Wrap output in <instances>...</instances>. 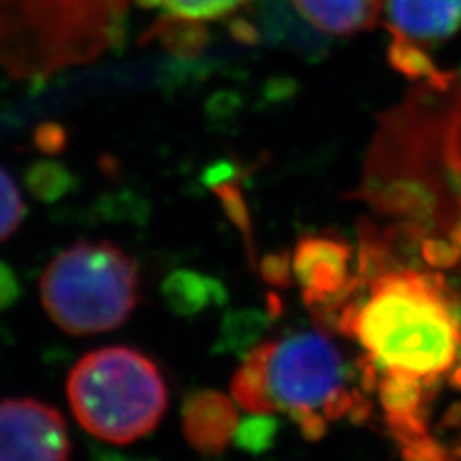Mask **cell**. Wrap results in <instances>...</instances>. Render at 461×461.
Masks as SVG:
<instances>
[{"label": "cell", "mask_w": 461, "mask_h": 461, "mask_svg": "<svg viewBox=\"0 0 461 461\" xmlns=\"http://www.w3.org/2000/svg\"><path fill=\"white\" fill-rule=\"evenodd\" d=\"M62 413L39 400L0 402V461H68Z\"/></svg>", "instance_id": "8992f818"}, {"label": "cell", "mask_w": 461, "mask_h": 461, "mask_svg": "<svg viewBox=\"0 0 461 461\" xmlns=\"http://www.w3.org/2000/svg\"><path fill=\"white\" fill-rule=\"evenodd\" d=\"M339 312L337 330L379 359L384 369L425 377L444 375L461 344V308L440 273L386 271Z\"/></svg>", "instance_id": "6da1fadb"}, {"label": "cell", "mask_w": 461, "mask_h": 461, "mask_svg": "<svg viewBox=\"0 0 461 461\" xmlns=\"http://www.w3.org/2000/svg\"><path fill=\"white\" fill-rule=\"evenodd\" d=\"M450 239L454 240L456 247L461 250V218H459V221L454 225V229L450 230Z\"/></svg>", "instance_id": "484cf974"}, {"label": "cell", "mask_w": 461, "mask_h": 461, "mask_svg": "<svg viewBox=\"0 0 461 461\" xmlns=\"http://www.w3.org/2000/svg\"><path fill=\"white\" fill-rule=\"evenodd\" d=\"M167 294L171 306L181 313H194L206 308L210 302H223V286L208 277L196 273H177L167 283Z\"/></svg>", "instance_id": "8fae6325"}, {"label": "cell", "mask_w": 461, "mask_h": 461, "mask_svg": "<svg viewBox=\"0 0 461 461\" xmlns=\"http://www.w3.org/2000/svg\"><path fill=\"white\" fill-rule=\"evenodd\" d=\"M237 402L215 391H198L183 403V435L193 450L218 456L227 450L239 427Z\"/></svg>", "instance_id": "52a82bcc"}, {"label": "cell", "mask_w": 461, "mask_h": 461, "mask_svg": "<svg viewBox=\"0 0 461 461\" xmlns=\"http://www.w3.org/2000/svg\"><path fill=\"white\" fill-rule=\"evenodd\" d=\"M427 420H429L427 408H421L420 411L408 413V415H386L388 435L394 437L400 442V446L410 444L427 435Z\"/></svg>", "instance_id": "e0dca14e"}, {"label": "cell", "mask_w": 461, "mask_h": 461, "mask_svg": "<svg viewBox=\"0 0 461 461\" xmlns=\"http://www.w3.org/2000/svg\"><path fill=\"white\" fill-rule=\"evenodd\" d=\"M281 423L269 413H252L249 420L239 423L235 432V444L240 450L250 454L267 452L277 440Z\"/></svg>", "instance_id": "5bb4252c"}, {"label": "cell", "mask_w": 461, "mask_h": 461, "mask_svg": "<svg viewBox=\"0 0 461 461\" xmlns=\"http://www.w3.org/2000/svg\"><path fill=\"white\" fill-rule=\"evenodd\" d=\"M386 25L388 60L400 74L435 85L457 76L440 69L430 54L461 29V0H386Z\"/></svg>", "instance_id": "5b68a950"}, {"label": "cell", "mask_w": 461, "mask_h": 461, "mask_svg": "<svg viewBox=\"0 0 461 461\" xmlns=\"http://www.w3.org/2000/svg\"><path fill=\"white\" fill-rule=\"evenodd\" d=\"M310 25L330 35H354L377 25L386 0H291Z\"/></svg>", "instance_id": "ba28073f"}, {"label": "cell", "mask_w": 461, "mask_h": 461, "mask_svg": "<svg viewBox=\"0 0 461 461\" xmlns=\"http://www.w3.org/2000/svg\"><path fill=\"white\" fill-rule=\"evenodd\" d=\"M215 193L220 194L223 208L227 212V215L230 218L240 230L244 239H247V249L250 254V259H254V247H252V223H250V215H249V208L247 202H244L242 194L239 189H235L233 185H218L215 186Z\"/></svg>", "instance_id": "2e32d148"}, {"label": "cell", "mask_w": 461, "mask_h": 461, "mask_svg": "<svg viewBox=\"0 0 461 461\" xmlns=\"http://www.w3.org/2000/svg\"><path fill=\"white\" fill-rule=\"evenodd\" d=\"M450 454H452L454 459H459V461H461V438H457V440L452 444Z\"/></svg>", "instance_id": "83f0119b"}, {"label": "cell", "mask_w": 461, "mask_h": 461, "mask_svg": "<svg viewBox=\"0 0 461 461\" xmlns=\"http://www.w3.org/2000/svg\"><path fill=\"white\" fill-rule=\"evenodd\" d=\"M354 406V391L340 386L337 393L329 396V400L323 403V415L327 421H337L342 417H348Z\"/></svg>", "instance_id": "7402d4cb"}, {"label": "cell", "mask_w": 461, "mask_h": 461, "mask_svg": "<svg viewBox=\"0 0 461 461\" xmlns=\"http://www.w3.org/2000/svg\"><path fill=\"white\" fill-rule=\"evenodd\" d=\"M348 377L340 350L321 333H298L271 346L267 388L276 411L323 408Z\"/></svg>", "instance_id": "277c9868"}, {"label": "cell", "mask_w": 461, "mask_h": 461, "mask_svg": "<svg viewBox=\"0 0 461 461\" xmlns=\"http://www.w3.org/2000/svg\"><path fill=\"white\" fill-rule=\"evenodd\" d=\"M450 384H452L454 388H461V364L452 371V375H450Z\"/></svg>", "instance_id": "4316f807"}, {"label": "cell", "mask_w": 461, "mask_h": 461, "mask_svg": "<svg viewBox=\"0 0 461 461\" xmlns=\"http://www.w3.org/2000/svg\"><path fill=\"white\" fill-rule=\"evenodd\" d=\"M269 321L271 317L259 310L229 313L221 330V348L233 352H250L258 339L266 333Z\"/></svg>", "instance_id": "7c38bea8"}, {"label": "cell", "mask_w": 461, "mask_h": 461, "mask_svg": "<svg viewBox=\"0 0 461 461\" xmlns=\"http://www.w3.org/2000/svg\"><path fill=\"white\" fill-rule=\"evenodd\" d=\"M440 429H461V402L452 403L450 410L444 413Z\"/></svg>", "instance_id": "d4e9b609"}, {"label": "cell", "mask_w": 461, "mask_h": 461, "mask_svg": "<svg viewBox=\"0 0 461 461\" xmlns=\"http://www.w3.org/2000/svg\"><path fill=\"white\" fill-rule=\"evenodd\" d=\"M271 340L256 344L244 356L242 366L233 375V381H230V396L249 413L276 411L267 388V359L271 354Z\"/></svg>", "instance_id": "9c48e42d"}, {"label": "cell", "mask_w": 461, "mask_h": 461, "mask_svg": "<svg viewBox=\"0 0 461 461\" xmlns=\"http://www.w3.org/2000/svg\"><path fill=\"white\" fill-rule=\"evenodd\" d=\"M402 461H448L444 446L429 435L402 446Z\"/></svg>", "instance_id": "ffe728a7"}, {"label": "cell", "mask_w": 461, "mask_h": 461, "mask_svg": "<svg viewBox=\"0 0 461 461\" xmlns=\"http://www.w3.org/2000/svg\"><path fill=\"white\" fill-rule=\"evenodd\" d=\"M169 16L185 22H215L230 16L250 0H154Z\"/></svg>", "instance_id": "4fadbf2b"}, {"label": "cell", "mask_w": 461, "mask_h": 461, "mask_svg": "<svg viewBox=\"0 0 461 461\" xmlns=\"http://www.w3.org/2000/svg\"><path fill=\"white\" fill-rule=\"evenodd\" d=\"M291 420L298 425L302 437L308 442H317L327 435V420L315 410H300L291 413Z\"/></svg>", "instance_id": "44dd1931"}, {"label": "cell", "mask_w": 461, "mask_h": 461, "mask_svg": "<svg viewBox=\"0 0 461 461\" xmlns=\"http://www.w3.org/2000/svg\"><path fill=\"white\" fill-rule=\"evenodd\" d=\"M68 400L81 427L110 444H131L158 427L167 386L149 356L106 346L83 356L68 377Z\"/></svg>", "instance_id": "7a4b0ae2"}, {"label": "cell", "mask_w": 461, "mask_h": 461, "mask_svg": "<svg viewBox=\"0 0 461 461\" xmlns=\"http://www.w3.org/2000/svg\"><path fill=\"white\" fill-rule=\"evenodd\" d=\"M423 262L435 269H452L461 262V250L452 239H423L421 242Z\"/></svg>", "instance_id": "d6986e66"}, {"label": "cell", "mask_w": 461, "mask_h": 461, "mask_svg": "<svg viewBox=\"0 0 461 461\" xmlns=\"http://www.w3.org/2000/svg\"><path fill=\"white\" fill-rule=\"evenodd\" d=\"M259 273H262V279L276 286V288H288L293 286V256L288 250L283 252H271L266 254L259 262Z\"/></svg>", "instance_id": "ac0fdd59"}, {"label": "cell", "mask_w": 461, "mask_h": 461, "mask_svg": "<svg viewBox=\"0 0 461 461\" xmlns=\"http://www.w3.org/2000/svg\"><path fill=\"white\" fill-rule=\"evenodd\" d=\"M25 215V204L20 189L8 176V171L0 167V242L16 233Z\"/></svg>", "instance_id": "9a60e30c"}, {"label": "cell", "mask_w": 461, "mask_h": 461, "mask_svg": "<svg viewBox=\"0 0 461 461\" xmlns=\"http://www.w3.org/2000/svg\"><path fill=\"white\" fill-rule=\"evenodd\" d=\"M18 294V283L14 273L5 266L0 264V310L10 306L14 298Z\"/></svg>", "instance_id": "603a6c76"}, {"label": "cell", "mask_w": 461, "mask_h": 461, "mask_svg": "<svg viewBox=\"0 0 461 461\" xmlns=\"http://www.w3.org/2000/svg\"><path fill=\"white\" fill-rule=\"evenodd\" d=\"M377 393L386 415H408L429 406L423 379L408 371L386 369L379 381Z\"/></svg>", "instance_id": "30bf717a"}, {"label": "cell", "mask_w": 461, "mask_h": 461, "mask_svg": "<svg viewBox=\"0 0 461 461\" xmlns=\"http://www.w3.org/2000/svg\"><path fill=\"white\" fill-rule=\"evenodd\" d=\"M135 259L108 240H81L58 254L41 277L50 320L76 337L123 325L139 306Z\"/></svg>", "instance_id": "3957f363"}, {"label": "cell", "mask_w": 461, "mask_h": 461, "mask_svg": "<svg viewBox=\"0 0 461 461\" xmlns=\"http://www.w3.org/2000/svg\"><path fill=\"white\" fill-rule=\"evenodd\" d=\"M371 411H373V406H371V400L367 398V393H364L362 388H354V406L348 415L350 421L362 425L369 420Z\"/></svg>", "instance_id": "cb8c5ba5"}]
</instances>
